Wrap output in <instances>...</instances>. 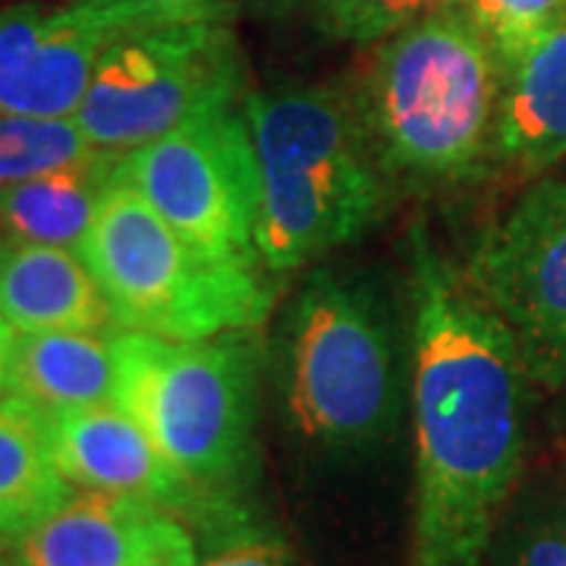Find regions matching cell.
Masks as SVG:
<instances>
[{
  "instance_id": "ac0fdd59",
  "label": "cell",
  "mask_w": 566,
  "mask_h": 566,
  "mask_svg": "<svg viewBox=\"0 0 566 566\" xmlns=\"http://www.w3.org/2000/svg\"><path fill=\"white\" fill-rule=\"evenodd\" d=\"M76 117L0 114V186L102 158Z\"/></svg>"
},
{
  "instance_id": "5b68a950",
  "label": "cell",
  "mask_w": 566,
  "mask_h": 566,
  "mask_svg": "<svg viewBox=\"0 0 566 566\" xmlns=\"http://www.w3.org/2000/svg\"><path fill=\"white\" fill-rule=\"evenodd\" d=\"M76 252L102 286L117 331L167 340L255 334L274 305L264 268L205 255L123 180L117 167Z\"/></svg>"
},
{
  "instance_id": "8fae6325",
  "label": "cell",
  "mask_w": 566,
  "mask_h": 566,
  "mask_svg": "<svg viewBox=\"0 0 566 566\" xmlns=\"http://www.w3.org/2000/svg\"><path fill=\"white\" fill-rule=\"evenodd\" d=\"M7 566H199L192 526L161 506L107 491H73L10 547Z\"/></svg>"
},
{
  "instance_id": "e0dca14e",
  "label": "cell",
  "mask_w": 566,
  "mask_h": 566,
  "mask_svg": "<svg viewBox=\"0 0 566 566\" xmlns=\"http://www.w3.org/2000/svg\"><path fill=\"white\" fill-rule=\"evenodd\" d=\"M117 161L120 158L114 155H102L35 180L0 186V233L7 240L63 245L76 252L98 214Z\"/></svg>"
},
{
  "instance_id": "9c48e42d",
  "label": "cell",
  "mask_w": 566,
  "mask_h": 566,
  "mask_svg": "<svg viewBox=\"0 0 566 566\" xmlns=\"http://www.w3.org/2000/svg\"><path fill=\"white\" fill-rule=\"evenodd\" d=\"M463 274L513 337L532 385H566V180L538 177L472 245Z\"/></svg>"
},
{
  "instance_id": "52a82bcc",
  "label": "cell",
  "mask_w": 566,
  "mask_h": 566,
  "mask_svg": "<svg viewBox=\"0 0 566 566\" xmlns=\"http://www.w3.org/2000/svg\"><path fill=\"white\" fill-rule=\"evenodd\" d=\"M243 54L230 10L129 29L95 66L76 120L92 145L123 158L196 114L237 104Z\"/></svg>"
},
{
  "instance_id": "d6986e66",
  "label": "cell",
  "mask_w": 566,
  "mask_h": 566,
  "mask_svg": "<svg viewBox=\"0 0 566 566\" xmlns=\"http://www.w3.org/2000/svg\"><path fill=\"white\" fill-rule=\"evenodd\" d=\"M485 566H566V491H528L506 504Z\"/></svg>"
},
{
  "instance_id": "30bf717a",
  "label": "cell",
  "mask_w": 566,
  "mask_h": 566,
  "mask_svg": "<svg viewBox=\"0 0 566 566\" xmlns=\"http://www.w3.org/2000/svg\"><path fill=\"white\" fill-rule=\"evenodd\" d=\"M221 13V10H218ZM202 17V13H199ZM182 20L177 13L70 0L0 10V114L76 117L104 51L129 29Z\"/></svg>"
},
{
  "instance_id": "7a4b0ae2",
  "label": "cell",
  "mask_w": 566,
  "mask_h": 566,
  "mask_svg": "<svg viewBox=\"0 0 566 566\" xmlns=\"http://www.w3.org/2000/svg\"><path fill=\"white\" fill-rule=\"evenodd\" d=\"M259 161V262L293 274L353 243L385 208V161L363 111L327 85H283L243 104Z\"/></svg>"
},
{
  "instance_id": "3957f363",
  "label": "cell",
  "mask_w": 566,
  "mask_h": 566,
  "mask_svg": "<svg viewBox=\"0 0 566 566\" xmlns=\"http://www.w3.org/2000/svg\"><path fill=\"white\" fill-rule=\"evenodd\" d=\"M504 66L460 3L375 44L359 111L387 170L465 182L491 170Z\"/></svg>"
},
{
  "instance_id": "603a6c76",
  "label": "cell",
  "mask_w": 566,
  "mask_h": 566,
  "mask_svg": "<svg viewBox=\"0 0 566 566\" xmlns=\"http://www.w3.org/2000/svg\"><path fill=\"white\" fill-rule=\"evenodd\" d=\"M102 3L148 7V10H164V13H177V17H199V13L230 10V3H227V0H102Z\"/></svg>"
},
{
  "instance_id": "7c38bea8",
  "label": "cell",
  "mask_w": 566,
  "mask_h": 566,
  "mask_svg": "<svg viewBox=\"0 0 566 566\" xmlns=\"http://www.w3.org/2000/svg\"><path fill=\"white\" fill-rule=\"evenodd\" d=\"M48 422L54 460L70 485L161 506L205 535L218 528L202 494L164 460L139 422L117 403L63 412Z\"/></svg>"
},
{
  "instance_id": "7402d4cb",
  "label": "cell",
  "mask_w": 566,
  "mask_h": 566,
  "mask_svg": "<svg viewBox=\"0 0 566 566\" xmlns=\"http://www.w3.org/2000/svg\"><path fill=\"white\" fill-rule=\"evenodd\" d=\"M199 566H300L281 535L259 526L252 516L208 535Z\"/></svg>"
},
{
  "instance_id": "cb8c5ba5",
  "label": "cell",
  "mask_w": 566,
  "mask_h": 566,
  "mask_svg": "<svg viewBox=\"0 0 566 566\" xmlns=\"http://www.w3.org/2000/svg\"><path fill=\"white\" fill-rule=\"evenodd\" d=\"M13 346H17V327L0 315V397H7V387H10Z\"/></svg>"
},
{
  "instance_id": "8992f818",
  "label": "cell",
  "mask_w": 566,
  "mask_h": 566,
  "mask_svg": "<svg viewBox=\"0 0 566 566\" xmlns=\"http://www.w3.org/2000/svg\"><path fill=\"white\" fill-rule=\"evenodd\" d=\"M290 428L322 453H365L387 441L400 409L397 349L363 283L315 274L290 303L281 340Z\"/></svg>"
},
{
  "instance_id": "5bb4252c",
  "label": "cell",
  "mask_w": 566,
  "mask_h": 566,
  "mask_svg": "<svg viewBox=\"0 0 566 566\" xmlns=\"http://www.w3.org/2000/svg\"><path fill=\"white\" fill-rule=\"evenodd\" d=\"M0 315L17 331H117L80 252L0 240Z\"/></svg>"
},
{
  "instance_id": "2e32d148",
  "label": "cell",
  "mask_w": 566,
  "mask_h": 566,
  "mask_svg": "<svg viewBox=\"0 0 566 566\" xmlns=\"http://www.w3.org/2000/svg\"><path fill=\"white\" fill-rule=\"evenodd\" d=\"M73 494L51 447V422L20 397H0V560Z\"/></svg>"
},
{
  "instance_id": "44dd1931",
  "label": "cell",
  "mask_w": 566,
  "mask_h": 566,
  "mask_svg": "<svg viewBox=\"0 0 566 566\" xmlns=\"http://www.w3.org/2000/svg\"><path fill=\"white\" fill-rule=\"evenodd\" d=\"M450 3L457 0H315V10L331 39L378 44Z\"/></svg>"
},
{
  "instance_id": "9a60e30c",
  "label": "cell",
  "mask_w": 566,
  "mask_h": 566,
  "mask_svg": "<svg viewBox=\"0 0 566 566\" xmlns=\"http://www.w3.org/2000/svg\"><path fill=\"white\" fill-rule=\"evenodd\" d=\"M7 394L48 419L114 403V337H102L98 331H17Z\"/></svg>"
},
{
  "instance_id": "277c9868",
  "label": "cell",
  "mask_w": 566,
  "mask_h": 566,
  "mask_svg": "<svg viewBox=\"0 0 566 566\" xmlns=\"http://www.w3.org/2000/svg\"><path fill=\"white\" fill-rule=\"evenodd\" d=\"M114 353V403L202 494L218 528L249 520L245 497L259 465V353L249 334L167 340L117 331Z\"/></svg>"
},
{
  "instance_id": "4fadbf2b",
  "label": "cell",
  "mask_w": 566,
  "mask_h": 566,
  "mask_svg": "<svg viewBox=\"0 0 566 566\" xmlns=\"http://www.w3.org/2000/svg\"><path fill=\"white\" fill-rule=\"evenodd\" d=\"M566 161V20L504 66L491 167L538 180Z\"/></svg>"
},
{
  "instance_id": "ffe728a7",
  "label": "cell",
  "mask_w": 566,
  "mask_h": 566,
  "mask_svg": "<svg viewBox=\"0 0 566 566\" xmlns=\"http://www.w3.org/2000/svg\"><path fill=\"white\" fill-rule=\"evenodd\" d=\"M494 48L501 66L523 57L528 48L566 20V0H457Z\"/></svg>"
},
{
  "instance_id": "ba28073f",
  "label": "cell",
  "mask_w": 566,
  "mask_h": 566,
  "mask_svg": "<svg viewBox=\"0 0 566 566\" xmlns=\"http://www.w3.org/2000/svg\"><path fill=\"white\" fill-rule=\"evenodd\" d=\"M117 174L205 255L259 262V161L243 107L196 114L161 139L123 155Z\"/></svg>"
},
{
  "instance_id": "6da1fadb",
  "label": "cell",
  "mask_w": 566,
  "mask_h": 566,
  "mask_svg": "<svg viewBox=\"0 0 566 566\" xmlns=\"http://www.w3.org/2000/svg\"><path fill=\"white\" fill-rule=\"evenodd\" d=\"M526 365L463 274L412 240L416 513L406 566H485L526 453Z\"/></svg>"
}]
</instances>
